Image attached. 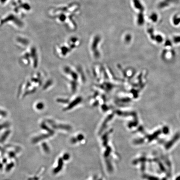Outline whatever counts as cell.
<instances>
[{
	"label": "cell",
	"instance_id": "obj_1",
	"mask_svg": "<svg viewBox=\"0 0 180 180\" xmlns=\"http://www.w3.org/2000/svg\"><path fill=\"white\" fill-rule=\"evenodd\" d=\"M64 16H61V17H60V19L61 20V21H64V20L65 19V18H64Z\"/></svg>",
	"mask_w": 180,
	"mask_h": 180
}]
</instances>
